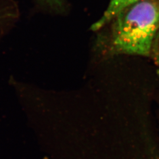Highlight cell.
<instances>
[{
    "instance_id": "cell-1",
    "label": "cell",
    "mask_w": 159,
    "mask_h": 159,
    "mask_svg": "<svg viewBox=\"0 0 159 159\" xmlns=\"http://www.w3.org/2000/svg\"><path fill=\"white\" fill-rule=\"evenodd\" d=\"M111 23L110 53L149 57L159 34V0H139L118 13Z\"/></svg>"
},
{
    "instance_id": "cell-2",
    "label": "cell",
    "mask_w": 159,
    "mask_h": 159,
    "mask_svg": "<svg viewBox=\"0 0 159 159\" xmlns=\"http://www.w3.org/2000/svg\"><path fill=\"white\" fill-rule=\"evenodd\" d=\"M138 1L139 0H110L102 16L92 25L91 30L94 31L101 30L110 23L120 12Z\"/></svg>"
},
{
    "instance_id": "cell-3",
    "label": "cell",
    "mask_w": 159,
    "mask_h": 159,
    "mask_svg": "<svg viewBox=\"0 0 159 159\" xmlns=\"http://www.w3.org/2000/svg\"><path fill=\"white\" fill-rule=\"evenodd\" d=\"M43 2L46 3L48 6L57 9L61 8L63 7L62 0H41Z\"/></svg>"
}]
</instances>
